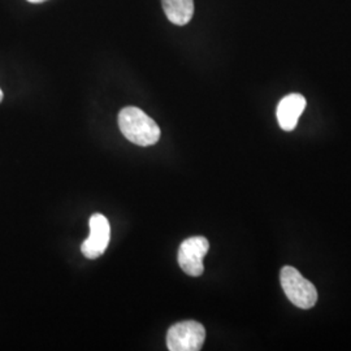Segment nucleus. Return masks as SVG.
Listing matches in <instances>:
<instances>
[{
	"mask_svg": "<svg viewBox=\"0 0 351 351\" xmlns=\"http://www.w3.org/2000/svg\"><path fill=\"white\" fill-rule=\"evenodd\" d=\"M119 126L124 137L137 146H152L160 138L158 124L137 107H125L120 111Z\"/></svg>",
	"mask_w": 351,
	"mask_h": 351,
	"instance_id": "1",
	"label": "nucleus"
},
{
	"mask_svg": "<svg viewBox=\"0 0 351 351\" xmlns=\"http://www.w3.org/2000/svg\"><path fill=\"white\" fill-rule=\"evenodd\" d=\"M281 287L284 289L289 301L300 308H311L317 301V291L314 285L307 281L293 267H284L281 269Z\"/></svg>",
	"mask_w": 351,
	"mask_h": 351,
	"instance_id": "2",
	"label": "nucleus"
},
{
	"mask_svg": "<svg viewBox=\"0 0 351 351\" xmlns=\"http://www.w3.org/2000/svg\"><path fill=\"white\" fill-rule=\"evenodd\" d=\"M204 339V326L190 320L177 323L168 329L167 346L171 351H198L201 350Z\"/></svg>",
	"mask_w": 351,
	"mask_h": 351,
	"instance_id": "3",
	"label": "nucleus"
},
{
	"mask_svg": "<svg viewBox=\"0 0 351 351\" xmlns=\"http://www.w3.org/2000/svg\"><path fill=\"white\" fill-rule=\"evenodd\" d=\"M210 243L204 237L185 239L178 250V264L189 276H201L204 272L203 258L208 252Z\"/></svg>",
	"mask_w": 351,
	"mask_h": 351,
	"instance_id": "4",
	"label": "nucleus"
},
{
	"mask_svg": "<svg viewBox=\"0 0 351 351\" xmlns=\"http://www.w3.org/2000/svg\"><path fill=\"white\" fill-rule=\"evenodd\" d=\"M90 236L82 243L81 251L88 259H97L107 250L111 239V226L107 217L101 213H94L88 221Z\"/></svg>",
	"mask_w": 351,
	"mask_h": 351,
	"instance_id": "5",
	"label": "nucleus"
},
{
	"mask_svg": "<svg viewBox=\"0 0 351 351\" xmlns=\"http://www.w3.org/2000/svg\"><path fill=\"white\" fill-rule=\"evenodd\" d=\"M306 108V99L301 94H289L277 106V121L280 126L290 132L300 120V116Z\"/></svg>",
	"mask_w": 351,
	"mask_h": 351,
	"instance_id": "6",
	"label": "nucleus"
},
{
	"mask_svg": "<svg viewBox=\"0 0 351 351\" xmlns=\"http://www.w3.org/2000/svg\"><path fill=\"white\" fill-rule=\"evenodd\" d=\"M167 19L175 25L189 24L194 14V0H162Z\"/></svg>",
	"mask_w": 351,
	"mask_h": 351,
	"instance_id": "7",
	"label": "nucleus"
},
{
	"mask_svg": "<svg viewBox=\"0 0 351 351\" xmlns=\"http://www.w3.org/2000/svg\"><path fill=\"white\" fill-rule=\"evenodd\" d=\"M27 1H30V3H42L45 0H27Z\"/></svg>",
	"mask_w": 351,
	"mask_h": 351,
	"instance_id": "8",
	"label": "nucleus"
},
{
	"mask_svg": "<svg viewBox=\"0 0 351 351\" xmlns=\"http://www.w3.org/2000/svg\"><path fill=\"white\" fill-rule=\"evenodd\" d=\"M3 101V91L0 90V101Z\"/></svg>",
	"mask_w": 351,
	"mask_h": 351,
	"instance_id": "9",
	"label": "nucleus"
}]
</instances>
